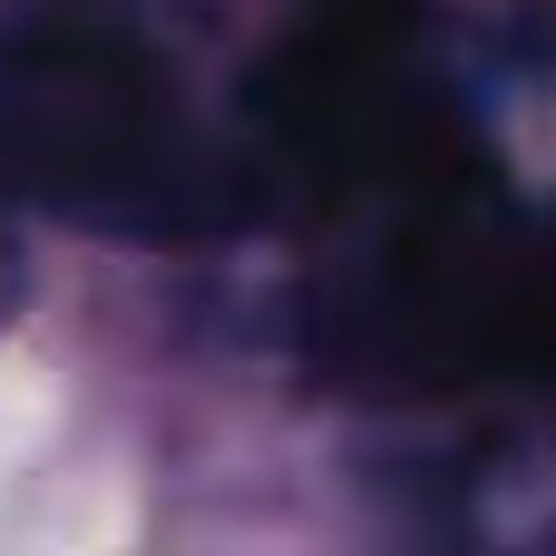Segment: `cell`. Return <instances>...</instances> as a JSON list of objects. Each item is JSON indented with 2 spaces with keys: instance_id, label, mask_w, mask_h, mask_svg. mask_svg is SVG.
<instances>
[{
  "instance_id": "3957f363",
  "label": "cell",
  "mask_w": 556,
  "mask_h": 556,
  "mask_svg": "<svg viewBox=\"0 0 556 556\" xmlns=\"http://www.w3.org/2000/svg\"><path fill=\"white\" fill-rule=\"evenodd\" d=\"M313 20H352V29H401L410 0H313Z\"/></svg>"
},
{
  "instance_id": "6da1fadb",
  "label": "cell",
  "mask_w": 556,
  "mask_h": 556,
  "mask_svg": "<svg viewBox=\"0 0 556 556\" xmlns=\"http://www.w3.org/2000/svg\"><path fill=\"white\" fill-rule=\"evenodd\" d=\"M0 195L98 235H235L264 215L254 176L186 127L166 59L98 10L0 20Z\"/></svg>"
},
{
  "instance_id": "7a4b0ae2",
  "label": "cell",
  "mask_w": 556,
  "mask_h": 556,
  "mask_svg": "<svg viewBox=\"0 0 556 556\" xmlns=\"http://www.w3.org/2000/svg\"><path fill=\"white\" fill-rule=\"evenodd\" d=\"M342 342L391 381H556V225L430 235L371 293H352Z\"/></svg>"
}]
</instances>
